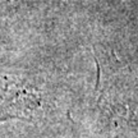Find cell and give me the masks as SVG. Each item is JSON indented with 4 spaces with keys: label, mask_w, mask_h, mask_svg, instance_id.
Segmentation results:
<instances>
[{
    "label": "cell",
    "mask_w": 138,
    "mask_h": 138,
    "mask_svg": "<svg viewBox=\"0 0 138 138\" xmlns=\"http://www.w3.org/2000/svg\"><path fill=\"white\" fill-rule=\"evenodd\" d=\"M13 95H10L5 83L0 78V119H5L7 116H14V105Z\"/></svg>",
    "instance_id": "cell-1"
}]
</instances>
